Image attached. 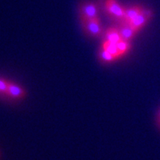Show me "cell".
I'll list each match as a JSON object with an SVG mask.
<instances>
[{
    "label": "cell",
    "mask_w": 160,
    "mask_h": 160,
    "mask_svg": "<svg viewBox=\"0 0 160 160\" xmlns=\"http://www.w3.org/2000/svg\"><path fill=\"white\" fill-rule=\"evenodd\" d=\"M9 82L0 78V95L7 96Z\"/></svg>",
    "instance_id": "obj_12"
},
{
    "label": "cell",
    "mask_w": 160,
    "mask_h": 160,
    "mask_svg": "<svg viewBox=\"0 0 160 160\" xmlns=\"http://www.w3.org/2000/svg\"><path fill=\"white\" fill-rule=\"evenodd\" d=\"M142 10V8L139 6H133L129 8H125V16H124L123 21L122 22V23H129L131 20H133L141 13Z\"/></svg>",
    "instance_id": "obj_8"
},
{
    "label": "cell",
    "mask_w": 160,
    "mask_h": 160,
    "mask_svg": "<svg viewBox=\"0 0 160 160\" xmlns=\"http://www.w3.org/2000/svg\"><path fill=\"white\" fill-rule=\"evenodd\" d=\"M105 7L108 14L112 19L117 21H123L125 8L118 2L117 0H105Z\"/></svg>",
    "instance_id": "obj_1"
},
{
    "label": "cell",
    "mask_w": 160,
    "mask_h": 160,
    "mask_svg": "<svg viewBox=\"0 0 160 160\" xmlns=\"http://www.w3.org/2000/svg\"><path fill=\"white\" fill-rule=\"evenodd\" d=\"M120 35H121L122 39L126 40V41H131L135 35L137 34V32L135 31L131 26H130L128 24L122 23L121 27L119 28Z\"/></svg>",
    "instance_id": "obj_7"
},
{
    "label": "cell",
    "mask_w": 160,
    "mask_h": 160,
    "mask_svg": "<svg viewBox=\"0 0 160 160\" xmlns=\"http://www.w3.org/2000/svg\"><path fill=\"white\" fill-rule=\"evenodd\" d=\"M117 47L119 51L120 57H122L128 52L129 51L130 48H131V44H130L129 41H126V40L122 39L119 42L117 43Z\"/></svg>",
    "instance_id": "obj_11"
},
{
    "label": "cell",
    "mask_w": 160,
    "mask_h": 160,
    "mask_svg": "<svg viewBox=\"0 0 160 160\" xmlns=\"http://www.w3.org/2000/svg\"><path fill=\"white\" fill-rule=\"evenodd\" d=\"M26 92L22 88L13 82H9L8 89L7 92V97L11 99H19L25 97Z\"/></svg>",
    "instance_id": "obj_4"
},
{
    "label": "cell",
    "mask_w": 160,
    "mask_h": 160,
    "mask_svg": "<svg viewBox=\"0 0 160 160\" xmlns=\"http://www.w3.org/2000/svg\"><path fill=\"white\" fill-rule=\"evenodd\" d=\"M122 40L119 28H109L106 30L104 33V41L108 42L111 43L117 44Z\"/></svg>",
    "instance_id": "obj_6"
},
{
    "label": "cell",
    "mask_w": 160,
    "mask_h": 160,
    "mask_svg": "<svg viewBox=\"0 0 160 160\" xmlns=\"http://www.w3.org/2000/svg\"><path fill=\"white\" fill-rule=\"evenodd\" d=\"M83 28L88 35L92 37H99L102 33V26L99 18L82 21Z\"/></svg>",
    "instance_id": "obj_3"
},
{
    "label": "cell",
    "mask_w": 160,
    "mask_h": 160,
    "mask_svg": "<svg viewBox=\"0 0 160 160\" xmlns=\"http://www.w3.org/2000/svg\"><path fill=\"white\" fill-rule=\"evenodd\" d=\"M79 15L81 21L99 18L98 5L93 2H86L82 3L79 7Z\"/></svg>",
    "instance_id": "obj_2"
},
{
    "label": "cell",
    "mask_w": 160,
    "mask_h": 160,
    "mask_svg": "<svg viewBox=\"0 0 160 160\" xmlns=\"http://www.w3.org/2000/svg\"><path fill=\"white\" fill-rule=\"evenodd\" d=\"M102 48L103 49L106 50L107 51H108L110 53H111L113 57H115L117 59L120 57L119 51H118L117 44L114 43H111L108 42H103L102 45Z\"/></svg>",
    "instance_id": "obj_9"
},
{
    "label": "cell",
    "mask_w": 160,
    "mask_h": 160,
    "mask_svg": "<svg viewBox=\"0 0 160 160\" xmlns=\"http://www.w3.org/2000/svg\"><path fill=\"white\" fill-rule=\"evenodd\" d=\"M99 57L100 60H101L102 62L105 63H110L112 62L115 61L116 59H117L115 57H113L111 53H110L108 51H107L106 50L103 49L102 48H101L100 51L99 52Z\"/></svg>",
    "instance_id": "obj_10"
},
{
    "label": "cell",
    "mask_w": 160,
    "mask_h": 160,
    "mask_svg": "<svg viewBox=\"0 0 160 160\" xmlns=\"http://www.w3.org/2000/svg\"><path fill=\"white\" fill-rule=\"evenodd\" d=\"M159 120H160V113H159Z\"/></svg>",
    "instance_id": "obj_13"
},
{
    "label": "cell",
    "mask_w": 160,
    "mask_h": 160,
    "mask_svg": "<svg viewBox=\"0 0 160 160\" xmlns=\"http://www.w3.org/2000/svg\"><path fill=\"white\" fill-rule=\"evenodd\" d=\"M150 19H150L149 17H148L147 16L143 13L142 10V12L137 17H135L133 20H131L129 23L126 24H128L130 26H131V27L138 33V32H139L140 30L144 26L148 23V22Z\"/></svg>",
    "instance_id": "obj_5"
}]
</instances>
